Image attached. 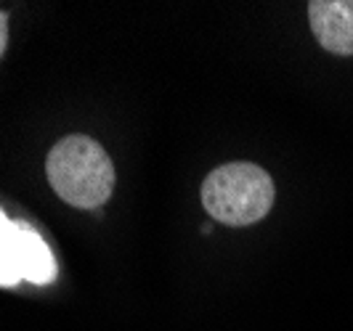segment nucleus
<instances>
[{
  "label": "nucleus",
  "instance_id": "obj_5",
  "mask_svg": "<svg viewBox=\"0 0 353 331\" xmlns=\"http://www.w3.org/2000/svg\"><path fill=\"white\" fill-rule=\"evenodd\" d=\"M21 281L17 265V220L0 209V286H14Z\"/></svg>",
  "mask_w": 353,
  "mask_h": 331
},
{
  "label": "nucleus",
  "instance_id": "obj_6",
  "mask_svg": "<svg viewBox=\"0 0 353 331\" xmlns=\"http://www.w3.org/2000/svg\"><path fill=\"white\" fill-rule=\"evenodd\" d=\"M6 45H8V14L0 11V58L6 53Z\"/></svg>",
  "mask_w": 353,
  "mask_h": 331
},
{
  "label": "nucleus",
  "instance_id": "obj_3",
  "mask_svg": "<svg viewBox=\"0 0 353 331\" xmlns=\"http://www.w3.org/2000/svg\"><path fill=\"white\" fill-rule=\"evenodd\" d=\"M314 37L330 53H353V0H314L308 3Z\"/></svg>",
  "mask_w": 353,
  "mask_h": 331
},
{
  "label": "nucleus",
  "instance_id": "obj_1",
  "mask_svg": "<svg viewBox=\"0 0 353 331\" xmlns=\"http://www.w3.org/2000/svg\"><path fill=\"white\" fill-rule=\"evenodd\" d=\"M46 175L53 191L72 207H101L114 189V164L104 146L88 136H67L51 149Z\"/></svg>",
  "mask_w": 353,
  "mask_h": 331
},
{
  "label": "nucleus",
  "instance_id": "obj_2",
  "mask_svg": "<svg viewBox=\"0 0 353 331\" xmlns=\"http://www.w3.org/2000/svg\"><path fill=\"white\" fill-rule=\"evenodd\" d=\"M202 204L223 226H252L274 204V183L263 167L231 162L212 170L202 183Z\"/></svg>",
  "mask_w": 353,
  "mask_h": 331
},
{
  "label": "nucleus",
  "instance_id": "obj_4",
  "mask_svg": "<svg viewBox=\"0 0 353 331\" xmlns=\"http://www.w3.org/2000/svg\"><path fill=\"white\" fill-rule=\"evenodd\" d=\"M17 265L19 276L32 284H51L56 279V260L48 244L40 239L35 228L17 220Z\"/></svg>",
  "mask_w": 353,
  "mask_h": 331
}]
</instances>
